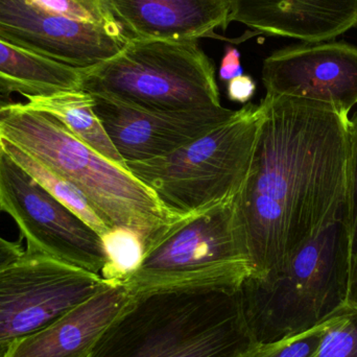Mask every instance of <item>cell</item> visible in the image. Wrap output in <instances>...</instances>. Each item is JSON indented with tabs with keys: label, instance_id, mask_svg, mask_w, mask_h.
Segmentation results:
<instances>
[{
	"label": "cell",
	"instance_id": "obj_1",
	"mask_svg": "<svg viewBox=\"0 0 357 357\" xmlns=\"http://www.w3.org/2000/svg\"><path fill=\"white\" fill-rule=\"evenodd\" d=\"M261 102L251 171L235 199L251 282L273 278L345 216L349 173V116L301 98L266 96Z\"/></svg>",
	"mask_w": 357,
	"mask_h": 357
},
{
	"label": "cell",
	"instance_id": "obj_2",
	"mask_svg": "<svg viewBox=\"0 0 357 357\" xmlns=\"http://www.w3.org/2000/svg\"><path fill=\"white\" fill-rule=\"evenodd\" d=\"M257 344L241 289L134 296L87 357H243Z\"/></svg>",
	"mask_w": 357,
	"mask_h": 357
},
{
	"label": "cell",
	"instance_id": "obj_3",
	"mask_svg": "<svg viewBox=\"0 0 357 357\" xmlns=\"http://www.w3.org/2000/svg\"><path fill=\"white\" fill-rule=\"evenodd\" d=\"M0 137L60 174L82 191L109 228L137 231L146 243L177 220L123 165L105 158L48 113L10 102L0 109Z\"/></svg>",
	"mask_w": 357,
	"mask_h": 357
},
{
	"label": "cell",
	"instance_id": "obj_4",
	"mask_svg": "<svg viewBox=\"0 0 357 357\" xmlns=\"http://www.w3.org/2000/svg\"><path fill=\"white\" fill-rule=\"evenodd\" d=\"M349 241L346 214L306 243L273 278L245 281L241 303L257 343L310 331L347 305Z\"/></svg>",
	"mask_w": 357,
	"mask_h": 357
},
{
	"label": "cell",
	"instance_id": "obj_5",
	"mask_svg": "<svg viewBox=\"0 0 357 357\" xmlns=\"http://www.w3.org/2000/svg\"><path fill=\"white\" fill-rule=\"evenodd\" d=\"M264 108L248 102L215 129L169 156L126 163L169 212L185 218L232 201L247 182Z\"/></svg>",
	"mask_w": 357,
	"mask_h": 357
},
{
	"label": "cell",
	"instance_id": "obj_6",
	"mask_svg": "<svg viewBox=\"0 0 357 357\" xmlns=\"http://www.w3.org/2000/svg\"><path fill=\"white\" fill-rule=\"evenodd\" d=\"M235 199L178 218L149 241L142 266L125 282L131 294L241 289L252 266Z\"/></svg>",
	"mask_w": 357,
	"mask_h": 357
},
{
	"label": "cell",
	"instance_id": "obj_7",
	"mask_svg": "<svg viewBox=\"0 0 357 357\" xmlns=\"http://www.w3.org/2000/svg\"><path fill=\"white\" fill-rule=\"evenodd\" d=\"M81 89L155 110L222 107L213 62L195 40L130 39L116 56L86 68Z\"/></svg>",
	"mask_w": 357,
	"mask_h": 357
},
{
	"label": "cell",
	"instance_id": "obj_8",
	"mask_svg": "<svg viewBox=\"0 0 357 357\" xmlns=\"http://www.w3.org/2000/svg\"><path fill=\"white\" fill-rule=\"evenodd\" d=\"M0 211L26 241V253L100 275L106 256L100 235L23 171L0 146Z\"/></svg>",
	"mask_w": 357,
	"mask_h": 357
},
{
	"label": "cell",
	"instance_id": "obj_9",
	"mask_svg": "<svg viewBox=\"0 0 357 357\" xmlns=\"http://www.w3.org/2000/svg\"><path fill=\"white\" fill-rule=\"evenodd\" d=\"M107 285L100 275L23 252L0 273V350L50 326Z\"/></svg>",
	"mask_w": 357,
	"mask_h": 357
},
{
	"label": "cell",
	"instance_id": "obj_10",
	"mask_svg": "<svg viewBox=\"0 0 357 357\" xmlns=\"http://www.w3.org/2000/svg\"><path fill=\"white\" fill-rule=\"evenodd\" d=\"M0 40L75 68L116 56L130 38L121 24L73 20L29 0H0Z\"/></svg>",
	"mask_w": 357,
	"mask_h": 357
},
{
	"label": "cell",
	"instance_id": "obj_11",
	"mask_svg": "<svg viewBox=\"0 0 357 357\" xmlns=\"http://www.w3.org/2000/svg\"><path fill=\"white\" fill-rule=\"evenodd\" d=\"M266 96L320 102L348 116L357 104V47L343 42L303 43L264 61Z\"/></svg>",
	"mask_w": 357,
	"mask_h": 357
},
{
	"label": "cell",
	"instance_id": "obj_12",
	"mask_svg": "<svg viewBox=\"0 0 357 357\" xmlns=\"http://www.w3.org/2000/svg\"><path fill=\"white\" fill-rule=\"evenodd\" d=\"M94 110L125 163L165 157L228 121L235 111H167L140 108L92 96Z\"/></svg>",
	"mask_w": 357,
	"mask_h": 357
},
{
	"label": "cell",
	"instance_id": "obj_13",
	"mask_svg": "<svg viewBox=\"0 0 357 357\" xmlns=\"http://www.w3.org/2000/svg\"><path fill=\"white\" fill-rule=\"evenodd\" d=\"M229 22L264 35L323 43L357 29V0H232Z\"/></svg>",
	"mask_w": 357,
	"mask_h": 357
},
{
	"label": "cell",
	"instance_id": "obj_14",
	"mask_svg": "<svg viewBox=\"0 0 357 357\" xmlns=\"http://www.w3.org/2000/svg\"><path fill=\"white\" fill-rule=\"evenodd\" d=\"M130 39L184 41L226 29L232 0H106Z\"/></svg>",
	"mask_w": 357,
	"mask_h": 357
},
{
	"label": "cell",
	"instance_id": "obj_15",
	"mask_svg": "<svg viewBox=\"0 0 357 357\" xmlns=\"http://www.w3.org/2000/svg\"><path fill=\"white\" fill-rule=\"evenodd\" d=\"M133 298L125 284L107 285L50 326L8 346L0 357H87Z\"/></svg>",
	"mask_w": 357,
	"mask_h": 357
},
{
	"label": "cell",
	"instance_id": "obj_16",
	"mask_svg": "<svg viewBox=\"0 0 357 357\" xmlns=\"http://www.w3.org/2000/svg\"><path fill=\"white\" fill-rule=\"evenodd\" d=\"M86 68H75L0 40V94L26 100L81 89Z\"/></svg>",
	"mask_w": 357,
	"mask_h": 357
},
{
	"label": "cell",
	"instance_id": "obj_17",
	"mask_svg": "<svg viewBox=\"0 0 357 357\" xmlns=\"http://www.w3.org/2000/svg\"><path fill=\"white\" fill-rule=\"evenodd\" d=\"M29 108L42 111L58 119L73 136L92 150L116 165L126 167L94 110V98L82 89L36 96L25 102Z\"/></svg>",
	"mask_w": 357,
	"mask_h": 357
},
{
	"label": "cell",
	"instance_id": "obj_18",
	"mask_svg": "<svg viewBox=\"0 0 357 357\" xmlns=\"http://www.w3.org/2000/svg\"><path fill=\"white\" fill-rule=\"evenodd\" d=\"M0 146L23 171L26 172L63 205L77 214L100 236H102L110 229L96 213L84 193L67 178L4 138L0 137Z\"/></svg>",
	"mask_w": 357,
	"mask_h": 357
},
{
	"label": "cell",
	"instance_id": "obj_19",
	"mask_svg": "<svg viewBox=\"0 0 357 357\" xmlns=\"http://www.w3.org/2000/svg\"><path fill=\"white\" fill-rule=\"evenodd\" d=\"M100 239L106 256L100 276L109 284H125L142 266L146 252L144 237L133 229L113 227Z\"/></svg>",
	"mask_w": 357,
	"mask_h": 357
},
{
	"label": "cell",
	"instance_id": "obj_20",
	"mask_svg": "<svg viewBox=\"0 0 357 357\" xmlns=\"http://www.w3.org/2000/svg\"><path fill=\"white\" fill-rule=\"evenodd\" d=\"M312 357H357V308L345 305L327 320Z\"/></svg>",
	"mask_w": 357,
	"mask_h": 357
},
{
	"label": "cell",
	"instance_id": "obj_21",
	"mask_svg": "<svg viewBox=\"0 0 357 357\" xmlns=\"http://www.w3.org/2000/svg\"><path fill=\"white\" fill-rule=\"evenodd\" d=\"M350 159L346 225L349 241V289L347 305L357 308V113L350 119Z\"/></svg>",
	"mask_w": 357,
	"mask_h": 357
},
{
	"label": "cell",
	"instance_id": "obj_22",
	"mask_svg": "<svg viewBox=\"0 0 357 357\" xmlns=\"http://www.w3.org/2000/svg\"><path fill=\"white\" fill-rule=\"evenodd\" d=\"M327 320L310 331L291 337L268 343H257L243 357H312L320 345Z\"/></svg>",
	"mask_w": 357,
	"mask_h": 357
},
{
	"label": "cell",
	"instance_id": "obj_23",
	"mask_svg": "<svg viewBox=\"0 0 357 357\" xmlns=\"http://www.w3.org/2000/svg\"><path fill=\"white\" fill-rule=\"evenodd\" d=\"M46 12L84 22L119 24L106 0H29Z\"/></svg>",
	"mask_w": 357,
	"mask_h": 357
},
{
	"label": "cell",
	"instance_id": "obj_24",
	"mask_svg": "<svg viewBox=\"0 0 357 357\" xmlns=\"http://www.w3.org/2000/svg\"><path fill=\"white\" fill-rule=\"evenodd\" d=\"M256 82L251 75H241L227 83V96L231 102L247 105L255 96Z\"/></svg>",
	"mask_w": 357,
	"mask_h": 357
},
{
	"label": "cell",
	"instance_id": "obj_25",
	"mask_svg": "<svg viewBox=\"0 0 357 357\" xmlns=\"http://www.w3.org/2000/svg\"><path fill=\"white\" fill-rule=\"evenodd\" d=\"M243 75L241 63V54L238 50L232 46H227L222 59L220 68V77L222 82L228 83L230 79Z\"/></svg>",
	"mask_w": 357,
	"mask_h": 357
},
{
	"label": "cell",
	"instance_id": "obj_26",
	"mask_svg": "<svg viewBox=\"0 0 357 357\" xmlns=\"http://www.w3.org/2000/svg\"><path fill=\"white\" fill-rule=\"evenodd\" d=\"M21 239L10 241L0 236V273L22 256L24 250Z\"/></svg>",
	"mask_w": 357,
	"mask_h": 357
},
{
	"label": "cell",
	"instance_id": "obj_27",
	"mask_svg": "<svg viewBox=\"0 0 357 357\" xmlns=\"http://www.w3.org/2000/svg\"><path fill=\"white\" fill-rule=\"evenodd\" d=\"M10 102H13L12 100H10V98H8V96H2V94H0V109L4 108V107L8 106V105H10Z\"/></svg>",
	"mask_w": 357,
	"mask_h": 357
},
{
	"label": "cell",
	"instance_id": "obj_28",
	"mask_svg": "<svg viewBox=\"0 0 357 357\" xmlns=\"http://www.w3.org/2000/svg\"><path fill=\"white\" fill-rule=\"evenodd\" d=\"M2 354H3V350H0V356H1Z\"/></svg>",
	"mask_w": 357,
	"mask_h": 357
}]
</instances>
